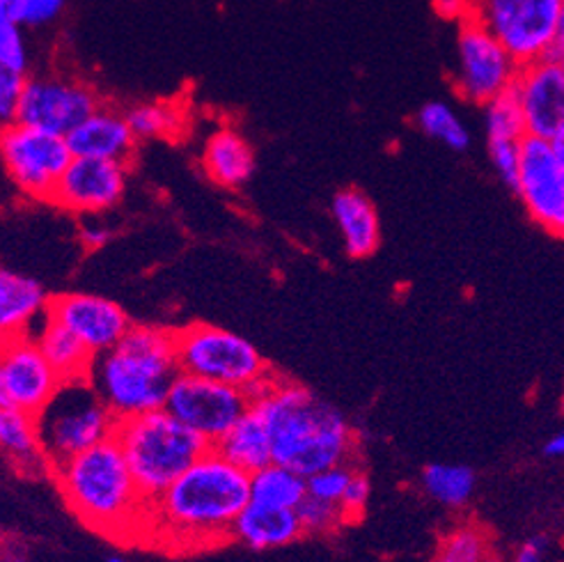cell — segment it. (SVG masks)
<instances>
[{
    "instance_id": "cell-1",
    "label": "cell",
    "mask_w": 564,
    "mask_h": 562,
    "mask_svg": "<svg viewBox=\"0 0 564 562\" xmlns=\"http://www.w3.org/2000/svg\"><path fill=\"white\" fill-rule=\"evenodd\" d=\"M250 502V475L212 447L150 502L143 544L167 551L212 549L232 540V526Z\"/></svg>"
},
{
    "instance_id": "cell-2",
    "label": "cell",
    "mask_w": 564,
    "mask_h": 562,
    "mask_svg": "<svg viewBox=\"0 0 564 562\" xmlns=\"http://www.w3.org/2000/svg\"><path fill=\"white\" fill-rule=\"evenodd\" d=\"M51 475L80 523L108 540L143 542L150 502L140 494L116 439L55 466Z\"/></svg>"
},
{
    "instance_id": "cell-3",
    "label": "cell",
    "mask_w": 564,
    "mask_h": 562,
    "mask_svg": "<svg viewBox=\"0 0 564 562\" xmlns=\"http://www.w3.org/2000/svg\"><path fill=\"white\" fill-rule=\"evenodd\" d=\"M250 407L260 411L271 430L275 464L303 477L351 464L356 436L347 418L305 386L278 375L267 396Z\"/></svg>"
},
{
    "instance_id": "cell-4",
    "label": "cell",
    "mask_w": 564,
    "mask_h": 562,
    "mask_svg": "<svg viewBox=\"0 0 564 562\" xmlns=\"http://www.w3.org/2000/svg\"><path fill=\"white\" fill-rule=\"evenodd\" d=\"M180 375L175 331L131 326L124 341L95 358L90 383L118 420L165 407Z\"/></svg>"
},
{
    "instance_id": "cell-5",
    "label": "cell",
    "mask_w": 564,
    "mask_h": 562,
    "mask_svg": "<svg viewBox=\"0 0 564 562\" xmlns=\"http://www.w3.org/2000/svg\"><path fill=\"white\" fill-rule=\"evenodd\" d=\"M112 439L120 443L133 480L148 502L156 500L212 450L203 436L182 425L165 409L118 420Z\"/></svg>"
},
{
    "instance_id": "cell-6",
    "label": "cell",
    "mask_w": 564,
    "mask_h": 562,
    "mask_svg": "<svg viewBox=\"0 0 564 562\" xmlns=\"http://www.w3.org/2000/svg\"><path fill=\"white\" fill-rule=\"evenodd\" d=\"M37 428L46 460L55 468L116 436L118 418L86 379L63 383L58 396L37 415Z\"/></svg>"
},
{
    "instance_id": "cell-7",
    "label": "cell",
    "mask_w": 564,
    "mask_h": 562,
    "mask_svg": "<svg viewBox=\"0 0 564 562\" xmlns=\"http://www.w3.org/2000/svg\"><path fill=\"white\" fill-rule=\"evenodd\" d=\"M182 375L248 390L271 372L269 363L246 337L212 324H188L175 331Z\"/></svg>"
},
{
    "instance_id": "cell-8",
    "label": "cell",
    "mask_w": 564,
    "mask_h": 562,
    "mask_svg": "<svg viewBox=\"0 0 564 562\" xmlns=\"http://www.w3.org/2000/svg\"><path fill=\"white\" fill-rule=\"evenodd\" d=\"M564 0H468V17L502 42L519 65L546 58Z\"/></svg>"
},
{
    "instance_id": "cell-9",
    "label": "cell",
    "mask_w": 564,
    "mask_h": 562,
    "mask_svg": "<svg viewBox=\"0 0 564 562\" xmlns=\"http://www.w3.org/2000/svg\"><path fill=\"white\" fill-rule=\"evenodd\" d=\"M0 159L21 195L37 203H51L74 154L67 138L14 122L0 136Z\"/></svg>"
},
{
    "instance_id": "cell-10",
    "label": "cell",
    "mask_w": 564,
    "mask_h": 562,
    "mask_svg": "<svg viewBox=\"0 0 564 562\" xmlns=\"http://www.w3.org/2000/svg\"><path fill=\"white\" fill-rule=\"evenodd\" d=\"M521 65L487 28L464 17L457 35V93L473 104L485 106L498 95L512 90Z\"/></svg>"
},
{
    "instance_id": "cell-11",
    "label": "cell",
    "mask_w": 564,
    "mask_h": 562,
    "mask_svg": "<svg viewBox=\"0 0 564 562\" xmlns=\"http://www.w3.org/2000/svg\"><path fill=\"white\" fill-rule=\"evenodd\" d=\"M163 409L214 447L250 409V400L239 388L180 372Z\"/></svg>"
},
{
    "instance_id": "cell-12",
    "label": "cell",
    "mask_w": 564,
    "mask_h": 562,
    "mask_svg": "<svg viewBox=\"0 0 564 562\" xmlns=\"http://www.w3.org/2000/svg\"><path fill=\"white\" fill-rule=\"evenodd\" d=\"M33 335L3 337L0 349V409L40 415L63 388Z\"/></svg>"
},
{
    "instance_id": "cell-13",
    "label": "cell",
    "mask_w": 564,
    "mask_h": 562,
    "mask_svg": "<svg viewBox=\"0 0 564 562\" xmlns=\"http://www.w3.org/2000/svg\"><path fill=\"white\" fill-rule=\"evenodd\" d=\"M101 106L88 83L65 76L28 78L19 101V125L67 138Z\"/></svg>"
},
{
    "instance_id": "cell-14",
    "label": "cell",
    "mask_w": 564,
    "mask_h": 562,
    "mask_svg": "<svg viewBox=\"0 0 564 562\" xmlns=\"http://www.w3.org/2000/svg\"><path fill=\"white\" fill-rule=\"evenodd\" d=\"M514 193L540 228L564 239V165L555 156L551 140L532 136L523 140Z\"/></svg>"
},
{
    "instance_id": "cell-15",
    "label": "cell",
    "mask_w": 564,
    "mask_h": 562,
    "mask_svg": "<svg viewBox=\"0 0 564 562\" xmlns=\"http://www.w3.org/2000/svg\"><path fill=\"white\" fill-rule=\"evenodd\" d=\"M46 315L69 328L95 356L118 347L133 326L122 305L106 296L83 292L53 296Z\"/></svg>"
},
{
    "instance_id": "cell-16",
    "label": "cell",
    "mask_w": 564,
    "mask_h": 562,
    "mask_svg": "<svg viewBox=\"0 0 564 562\" xmlns=\"http://www.w3.org/2000/svg\"><path fill=\"white\" fill-rule=\"evenodd\" d=\"M124 191L127 163L74 156L51 203L76 216H95L118 207Z\"/></svg>"
},
{
    "instance_id": "cell-17",
    "label": "cell",
    "mask_w": 564,
    "mask_h": 562,
    "mask_svg": "<svg viewBox=\"0 0 564 562\" xmlns=\"http://www.w3.org/2000/svg\"><path fill=\"white\" fill-rule=\"evenodd\" d=\"M528 136L553 140L564 129V69L542 58L523 65L514 83Z\"/></svg>"
},
{
    "instance_id": "cell-18",
    "label": "cell",
    "mask_w": 564,
    "mask_h": 562,
    "mask_svg": "<svg viewBox=\"0 0 564 562\" xmlns=\"http://www.w3.org/2000/svg\"><path fill=\"white\" fill-rule=\"evenodd\" d=\"M67 143L74 156L127 163L138 140L124 110L101 104L86 122L67 136Z\"/></svg>"
},
{
    "instance_id": "cell-19",
    "label": "cell",
    "mask_w": 564,
    "mask_h": 562,
    "mask_svg": "<svg viewBox=\"0 0 564 562\" xmlns=\"http://www.w3.org/2000/svg\"><path fill=\"white\" fill-rule=\"evenodd\" d=\"M51 299L35 278L14 269L0 271V331L3 337L33 335L44 322Z\"/></svg>"
},
{
    "instance_id": "cell-20",
    "label": "cell",
    "mask_w": 564,
    "mask_h": 562,
    "mask_svg": "<svg viewBox=\"0 0 564 562\" xmlns=\"http://www.w3.org/2000/svg\"><path fill=\"white\" fill-rule=\"evenodd\" d=\"M330 212L349 256L356 260L370 258L381 241V220L368 195L358 188H345L335 193Z\"/></svg>"
},
{
    "instance_id": "cell-21",
    "label": "cell",
    "mask_w": 564,
    "mask_h": 562,
    "mask_svg": "<svg viewBox=\"0 0 564 562\" xmlns=\"http://www.w3.org/2000/svg\"><path fill=\"white\" fill-rule=\"evenodd\" d=\"M200 161L205 175L223 188H239L256 173V152L248 140L230 127L216 129L205 140Z\"/></svg>"
},
{
    "instance_id": "cell-22",
    "label": "cell",
    "mask_w": 564,
    "mask_h": 562,
    "mask_svg": "<svg viewBox=\"0 0 564 562\" xmlns=\"http://www.w3.org/2000/svg\"><path fill=\"white\" fill-rule=\"evenodd\" d=\"M301 536L303 526L296 510H278L258 502H248L232 526V540L252 551L288 547Z\"/></svg>"
},
{
    "instance_id": "cell-23",
    "label": "cell",
    "mask_w": 564,
    "mask_h": 562,
    "mask_svg": "<svg viewBox=\"0 0 564 562\" xmlns=\"http://www.w3.org/2000/svg\"><path fill=\"white\" fill-rule=\"evenodd\" d=\"M0 447L10 468L21 477H42L53 471L35 415L17 409H0Z\"/></svg>"
},
{
    "instance_id": "cell-24",
    "label": "cell",
    "mask_w": 564,
    "mask_h": 562,
    "mask_svg": "<svg viewBox=\"0 0 564 562\" xmlns=\"http://www.w3.org/2000/svg\"><path fill=\"white\" fill-rule=\"evenodd\" d=\"M214 450L248 475L273 462L271 430L256 407H250L237 420V425L214 445Z\"/></svg>"
},
{
    "instance_id": "cell-25",
    "label": "cell",
    "mask_w": 564,
    "mask_h": 562,
    "mask_svg": "<svg viewBox=\"0 0 564 562\" xmlns=\"http://www.w3.org/2000/svg\"><path fill=\"white\" fill-rule=\"evenodd\" d=\"M33 337L65 383L90 379L97 356L69 328L46 315L44 322L33 331Z\"/></svg>"
},
{
    "instance_id": "cell-26",
    "label": "cell",
    "mask_w": 564,
    "mask_h": 562,
    "mask_svg": "<svg viewBox=\"0 0 564 562\" xmlns=\"http://www.w3.org/2000/svg\"><path fill=\"white\" fill-rule=\"evenodd\" d=\"M307 498V477L271 462L250 475V502L267 505L278 510H299Z\"/></svg>"
},
{
    "instance_id": "cell-27",
    "label": "cell",
    "mask_w": 564,
    "mask_h": 562,
    "mask_svg": "<svg viewBox=\"0 0 564 562\" xmlns=\"http://www.w3.org/2000/svg\"><path fill=\"white\" fill-rule=\"evenodd\" d=\"M135 140L175 138L186 127V110L171 101H143L124 110Z\"/></svg>"
},
{
    "instance_id": "cell-28",
    "label": "cell",
    "mask_w": 564,
    "mask_h": 562,
    "mask_svg": "<svg viewBox=\"0 0 564 562\" xmlns=\"http://www.w3.org/2000/svg\"><path fill=\"white\" fill-rule=\"evenodd\" d=\"M422 489L447 508H462L473 496L475 473L459 464H430L422 471Z\"/></svg>"
},
{
    "instance_id": "cell-29",
    "label": "cell",
    "mask_w": 564,
    "mask_h": 562,
    "mask_svg": "<svg viewBox=\"0 0 564 562\" xmlns=\"http://www.w3.org/2000/svg\"><path fill=\"white\" fill-rule=\"evenodd\" d=\"M415 125L427 138L455 152H464L470 145L468 127L459 118V112L445 101H430L422 106L415 116Z\"/></svg>"
},
{
    "instance_id": "cell-30",
    "label": "cell",
    "mask_w": 564,
    "mask_h": 562,
    "mask_svg": "<svg viewBox=\"0 0 564 562\" xmlns=\"http://www.w3.org/2000/svg\"><path fill=\"white\" fill-rule=\"evenodd\" d=\"M487 143H523L528 138L525 116L517 90H507L485 104Z\"/></svg>"
},
{
    "instance_id": "cell-31",
    "label": "cell",
    "mask_w": 564,
    "mask_h": 562,
    "mask_svg": "<svg viewBox=\"0 0 564 562\" xmlns=\"http://www.w3.org/2000/svg\"><path fill=\"white\" fill-rule=\"evenodd\" d=\"M65 10V0H0V19L21 28H42L53 23Z\"/></svg>"
},
{
    "instance_id": "cell-32",
    "label": "cell",
    "mask_w": 564,
    "mask_h": 562,
    "mask_svg": "<svg viewBox=\"0 0 564 562\" xmlns=\"http://www.w3.org/2000/svg\"><path fill=\"white\" fill-rule=\"evenodd\" d=\"M487 544L477 528H457L441 542L430 562H485Z\"/></svg>"
},
{
    "instance_id": "cell-33",
    "label": "cell",
    "mask_w": 564,
    "mask_h": 562,
    "mask_svg": "<svg viewBox=\"0 0 564 562\" xmlns=\"http://www.w3.org/2000/svg\"><path fill=\"white\" fill-rule=\"evenodd\" d=\"M296 512L303 526V536H328V532H335L343 523H347L340 505L317 500L313 496H307Z\"/></svg>"
},
{
    "instance_id": "cell-34",
    "label": "cell",
    "mask_w": 564,
    "mask_h": 562,
    "mask_svg": "<svg viewBox=\"0 0 564 562\" xmlns=\"http://www.w3.org/2000/svg\"><path fill=\"white\" fill-rule=\"evenodd\" d=\"M354 473L356 468L351 464H340V466L326 468L322 473H315L313 477H307V496L340 505Z\"/></svg>"
},
{
    "instance_id": "cell-35",
    "label": "cell",
    "mask_w": 564,
    "mask_h": 562,
    "mask_svg": "<svg viewBox=\"0 0 564 562\" xmlns=\"http://www.w3.org/2000/svg\"><path fill=\"white\" fill-rule=\"evenodd\" d=\"M0 72H14L28 76V46L23 28L0 19Z\"/></svg>"
},
{
    "instance_id": "cell-36",
    "label": "cell",
    "mask_w": 564,
    "mask_h": 562,
    "mask_svg": "<svg viewBox=\"0 0 564 562\" xmlns=\"http://www.w3.org/2000/svg\"><path fill=\"white\" fill-rule=\"evenodd\" d=\"M489 159L505 186L514 191L521 173V143H489Z\"/></svg>"
},
{
    "instance_id": "cell-37",
    "label": "cell",
    "mask_w": 564,
    "mask_h": 562,
    "mask_svg": "<svg viewBox=\"0 0 564 562\" xmlns=\"http://www.w3.org/2000/svg\"><path fill=\"white\" fill-rule=\"evenodd\" d=\"M28 76L14 74V72H0V120L3 125H14L17 120V110L21 95L25 90Z\"/></svg>"
},
{
    "instance_id": "cell-38",
    "label": "cell",
    "mask_w": 564,
    "mask_h": 562,
    "mask_svg": "<svg viewBox=\"0 0 564 562\" xmlns=\"http://www.w3.org/2000/svg\"><path fill=\"white\" fill-rule=\"evenodd\" d=\"M370 491H372V487H370L368 475L356 471L349 487H347V491H345V496H343V500H340V510H343L347 523L356 521L365 512V508H368Z\"/></svg>"
},
{
    "instance_id": "cell-39",
    "label": "cell",
    "mask_w": 564,
    "mask_h": 562,
    "mask_svg": "<svg viewBox=\"0 0 564 562\" xmlns=\"http://www.w3.org/2000/svg\"><path fill=\"white\" fill-rule=\"evenodd\" d=\"M78 239L83 248L88 250H99L112 239V228L104 220V214L95 216H80L78 225Z\"/></svg>"
},
{
    "instance_id": "cell-40",
    "label": "cell",
    "mask_w": 564,
    "mask_h": 562,
    "mask_svg": "<svg viewBox=\"0 0 564 562\" xmlns=\"http://www.w3.org/2000/svg\"><path fill=\"white\" fill-rule=\"evenodd\" d=\"M544 547H546V538H542V536L530 538V540L519 549L514 562H542Z\"/></svg>"
},
{
    "instance_id": "cell-41",
    "label": "cell",
    "mask_w": 564,
    "mask_h": 562,
    "mask_svg": "<svg viewBox=\"0 0 564 562\" xmlns=\"http://www.w3.org/2000/svg\"><path fill=\"white\" fill-rule=\"evenodd\" d=\"M564 55V6H562V14H560V23H557V33H555V40H553V46L549 51L546 58L549 61H560Z\"/></svg>"
},
{
    "instance_id": "cell-42",
    "label": "cell",
    "mask_w": 564,
    "mask_h": 562,
    "mask_svg": "<svg viewBox=\"0 0 564 562\" xmlns=\"http://www.w3.org/2000/svg\"><path fill=\"white\" fill-rule=\"evenodd\" d=\"M3 562H28L25 549L21 544H12L6 540L3 544Z\"/></svg>"
},
{
    "instance_id": "cell-43",
    "label": "cell",
    "mask_w": 564,
    "mask_h": 562,
    "mask_svg": "<svg viewBox=\"0 0 564 562\" xmlns=\"http://www.w3.org/2000/svg\"><path fill=\"white\" fill-rule=\"evenodd\" d=\"M544 453L549 457H562L564 455V432L555 434L546 445H544Z\"/></svg>"
},
{
    "instance_id": "cell-44",
    "label": "cell",
    "mask_w": 564,
    "mask_h": 562,
    "mask_svg": "<svg viewBox=\"0 0 564 562\" xmlns=\"http://www.w3.org/2000/svg\"><path fill=\"white\" fill-rule=\"evenodd\" d=\"M551 145H553V152H555V156L560 159V163L564 165V129L551 140Z\"/></svg>"
},
{
    "instance_id": "cell-45",
    "label": "cell",
    "mask_w": 564,
    "mask_h": 562,
    "mask_svg": "<svg viewBox=\"0 0 564 562\" xmlns=\"http://www.w3.org/2000/svg\"><path fill=\"white\" fill-rule=\"evenodd\" d=\"M106 562H127L122 555H110V558H106Z\"/></svg>"
},
{
    "instance_id": "cell-46",
    "label": "cell",
    "mask_w": 564,
    "mask_h": 562,
    "mask_svg": "<svg viewBox=\"0 0 564 562\" xmlns=\"http://www.w3.org/2000/svg\"><path fill=\"white\" fill-rule=\"evenodd\" d=\"M485 562H498V560H494V558H487V560H485Z\"/></svg>"
}]
</instances>
